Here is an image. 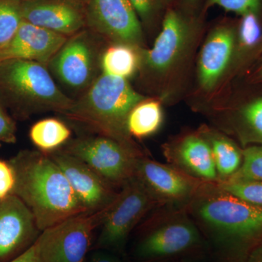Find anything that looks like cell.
<instances>
[{
	"label": "cell",
	"instance_id": "ba28073f",
	"mask_svg": "<svg viewBox=\"0 0 262 262\" xmlns=\"http://www.w3.org/2000/svg\"><path fill=\"white\" fill-rule=\"evenodd\" d=\"M108 209L83 212L42 231L39 262L85 261L95 229Z\"/></svg>",
	"mask_w": 262,
	"mask_h": 262
},
{
	"label": "cell",
	"instance_id": "5bb4252c",
	"mask_svg": "<svg viewBox=\"0 0 262 262\" xmlns=\"http://www.w3.org/2000/svg\"><path fill=\"white\" fill-rule=\"evenodd\" d=\"M90 18L106 37L132 46L142 40L140 23L128 0H91Z\"/></svg>",
	"mask_w": 262,
	"mask_h": 262
},
{
	"label": "cell",
	"instance_id": "3957f363",
	"mask_svg": "<svg viewBox=\"0 0 262 262\" xmlns=\"http://www.w3.org/2000/svg\"><path fill=\"white\" fill-rule=\"evenodd\" d=\"M139 226L131 262H208L209 249L185 206L156 207Z\"/></svg>",
	"mask_w": 262,
	"mask_h": 262
},
{
	"label": "cell",
	"instance_id": "cb8c5ba5",
	"mask_svg": "<svg viewBox=\"0 0 262 262\" xmlns=\"http://www.w3.org/2000/svg\"><path fill=\"white\" fill-rule=\"evenodd\" d=\"M23 18L20 4L16 0H0V50L12 40Z\"/></svg>",
	"mask_w": 262,
	"mask_h": 262
},
{
	"label": "cell",
	"instance_id": "d4e9b609",
	"mask_svg": "<svg viewBox=\"0 0 262 262\" xmlns=\"http://www.w3.org/2000/svg\"><path fill=\"white\" fill-rule=\"evenodd\" d=\"M228 180L262 182V145H251L243 149L241 166Z\"/></svg>",
	"mask_w": 262,
	"mask_h": 262
},
{
	"label": "cell",
	"instance_id": "7402d4cb",
	"mask_svg": "<svg viewBox=\"0 0 262 262\" xmlns=\"http://www.w3.org/2000/svg\"><path fill=\"white\" fill-rule=\"evenodd\" d=\"M72 135L70 127L56 118H46L31 127L29 137L34 145L42 152H53L67 144Z\"/></svg>",
	"mask_w": 262,
	"mask_h": 262
},
{
	"label": "cell",
	"instance_id": "44dd1931",
	"mask_svg": "<svg viewBox=\"0 0 262 262\" xmlns=\"http://www.w3.org/2000/svg\"><path fill=\"white\" fill-rule=\"evenodd\" d=\"M163 122L160 103L156 101H142L133 108L126 121L130 137L143 139L158 132Z\"/></svg>",
	"mask_w": 262,
	"mask_h": 262
},
{
	"label": "cell",
	"instance_id": "d6a6232c",
	"mask_svg": "<svg viewBox=\"0 0 262 262\" xmlns=\"http://www.w3.org/2000/svg\"><path fill=\"white\" fill-rule=\"evenodd\" d=\"M136 13L143 18H146L152 9V0H128Z\"/></svg>",
	"mask_w": 262,
	"mask_h": 262
},
{
	"label": "cell",
	"instance_id": "2e32d148",
	"mask_svg": "<svg viewBox=\"0 0 262 262\" xmlns=\"http://www.w3.org/2000/svg\"><path fill=\"white\" fill-rule=\"evenodd\" d=\"M234 46L232 29H215L202 48L198 63V79L202 89L210 91L220 81L228 67Z\"/></svg>",
	"mask_w": 262,
	"mask_h": 262
},
{
	"label": "cell",
	"instance_id": "d590c367",
	"mask_svg": "<svg viewBox=\"0 0 262 262\" xmlns=\"http://www.w3.org/2000/svg\"><path fill=\"white\" fill-rule=\"evenodd\" d=\"M261 50H262V37H261Z\"/></svg>",
	"mask_w": 262,
	"mask_h": 262
},
{
	"label": "cell",
	"instance_id": "7a4b0ae2",
	"mask_svg": "<svg viewBox=\"0 0 262 262\" xmlns=\"http://www.w3.org/2000/svg\"><path fill=\"white\" fill-rule=\"evenodd\" d=\"M10 163L15 179L11 194L28 206L41 232L86 212L61 168L46 153L20 151Z\"/></svg>",
	"mask_w": 262,
	"mask_h": 262
},
{
	"label": "cell",
	"instance_id": "52a82bcc",
	"mask_svg": "<svg viewBox=\"0 0 262 262\" xmlns=\"http://www.w3.org/2000/svg\"><path fill=\"white\" fill-rule=\"evenodd\" d=\"M61 150L87 164L117 190L134 177L136 161L143 157L115 139L99 134L81 136Z\"/></svg>",
	"mask_w": 262,
	"mask_h": 262
},
{
	"label": "cell",
	"instance_id": "5b68a950",
	"mask_svg": "<svg viewBox=\"0 0 262 262\" xmlns=\"http://www.w3.org/2000/svg\"><path fill=\"white\" fill-rule=\"evenodd\" d=\"M0 91L27 113L63 114L74 103L56 85L44 64L27 60L0 62Z\"/></svg>",
	"mask_w": 262,
	"mask_h": 262
},
{
	"label": "cell",
	"instance_id": "6da1fadb",
	"mask_svg": "<svg viewBox=\"0 0 262 262\" xmlns=\"http://www.w3.org/2000/svg\"><path fill=\"white\" fill-rule=\"evenodd\" d=\"M206 239L208 262H244L262 243V207L203 182L185 206Z\"/></svg>",
	"mask_w": 262,
	"mask_h": 262
},
{
	"label": "cell",
	"instance_id": "ffe728a7",
	"mask_svg": "<svg viewBox=\"0 0 262 262\" xmlns=\"http://www.w3.org/2000/svg\"><path fill=\"white\" fill-rule=\"evenodd\" d=\"M231 127L244 148L262 145V98L241 108L231 120Z\"/></svg>",
	"mask_w": 262,
	"mask_h": 262
},
{
	"label": "cell",
	"instance_id": "603a6c76",
	"mask_svg": "<svg viewBox=\"0 0 262 262\" xmlns=\"http://www.w3.org/2000/svg\"><path fill=\"white\" fill-rule=\"evenodd\" d=\"M139 63V55L132 45L122 42L108 47L101 61L103 74L125 80L135 74Z\"/></svg>",
	"mask_w": 262,
	"mask_h": 262
},
{
	"label": "cell",
	"instance_id": "9c48e42d",
	"mask_svg": "<svg viewBox=\"0 0 262 262\" xmlns=\"http://www.w3.org/2000/svg\"><path fill=\"white\" fill-rule=\"evenodd\" d=\"M134 176L144 184L159 206H187L204 182L189 177L169 164L150 159L146 155L138 158Z\"/></svg>",
	"mask_w": 262,
	"mask_h": 262
},
{
	"label": "cell",
	"instance_id": "e0dca14e",
	"mask_svg": "<svg viewBox=\"0 0 262 262\" xmlns=\"http://www.w3.org/2000/svg\"><path fill=\"white\" fill-rule=\"evenodd\" d=\"M24 20L63 35L78 32L83 19L75 7L58 1H27L20 4Z\"/></svg>",
	"mask_w": 262,
	"mask_h": 262
},
{
	"label": "cell",
	"instance_id": "8fae6325",
	"mask_svg": "<svg viewBox=\"0 0 262 262\" xmlns=\"http://www.w3.org/2000/svg\"><path fill=\"white\" fill-rule=\"evenodd\" d=\"M41 232L28 206L18 196L0 199V262H8L36 242Z\"/></svg>",
	"mask_w": 262,
	"mask_h": 262
},
{
	"label": "cell",
	"instance_id": "f1b7e54d",
	"mask_svg": "<svg viewBox=\"0 0 262 262\" xmlns=\"http://www.w3.org/2000/svg\"><path fill=\"white\" fill-rule=\"evenodd\" d=\"M15 182V173L10 163L0 160V199L11 194Z\"/></svg>",
	"mask_w": 262,
	"mask_h": 262
},
{
	"label": "cell",
	"instance_id": "836d02e7",
	"mask_svg": "<svg viewBox=\"0 0 262 262\" xmlns=\"http://www.w3.org/2000/svg\"><path fill=\"white\" fill-rule=\"evenodd\" d=\"M244 262H262V243L250 253Z\"/></svg>",
	"mask_w": 262,
	"mask_h": 262
},
{
	"label": "cell",
	"instance_id": "30bf717a",
	"mask_svg": "<svg viewBox=\"0 0 262 262\" xmlns=\"http://www.w3.org/2000/svg\"><path fill=\"white\" fill-rule=\"evenodd\" d=\"M48 155L61 168L86 212L103 211L113 204L120 190L110 185L87 164L61 149Z\"/></svg>",
	"mask_w": 262,
	"mask_h": 262
},
{
	"label": "cell",
	"instance_id": "4316f807",
	"mask_svg": "<svg viewBox=\"0 0 262 262\" xmlns=\"http://www.w3.org/2000/svg\"><path fill=\"white\" fill-rule=\"evenodd\" d=\"M239 42L245 48H251L261 40V27L256 13H248L243 15L239 27Z\"/></svg>",
	"mask_w": 262,
	"mask_h": 262
},
{
	"label": "cell",
	"instance_id": "7c38bea8",
	"mask_svg": "<svg viewBox=\"0 0 262 262\" xmlns=\"http://www.w3.org/2000/svg\"><path fill=\"white\" fill-rule=\"evenodd\" d=\"M97 53L87 34H79L67 40L52 58L49 66L61 83L69 89H89L96 78Z\"/></svg>",
	"mask_w": 262,
	"mask_h": 262
},
{
	"label": "cell",
	"instance_id": "9a60e30c",
	"mask_svg": "<svg viewBox=\"0 0 262 262\" xmlns=\"http://www.w3.org/2000/svg\"><path fill=\"white\" fill-rule=\"evenodd\" d=\"M67 40L63 34L23 20L9 44L0 50V62L20 59L49 63Z\"/></svg>",
	"mask_w": 262,
	"mask_h": 262
},
{
	"label": "cell",
	"instance_id": "8d00e7d4",
	"mask_svg": "<svg viewBox=\"0 0 262 262\" xmlns=\"http://www.w3.org/2000/svg\"><path fill=\"white\" fill-rule=\"evenodd\" d=\"M189 1L193 2V1H194V0H189Z\"/></svg>",
	"mask_w": 262,
	"mask_h": 262
},
{
	"label": "cell",
	"instance_id": "8992f818",
	"mask_svg": "<svg viewBox=\"0 0 262 262\" xmlns=\"http://www.w3.org/2000/svg\"><path fill=\"white\" fill-rule=\"evenodd\" d=\"M158 203L134 176L119 191L100 225L96 249L123 254L133 231Z\"/></svg>",
	"mask_w": 262,
	"mask_h": 262
},
{
	"label": "cell",
	"instance_id": "4dcf8cb0",
	"mask_svg": "<svg viewBox=\"0 0 262 262\" xmlns=\"http://www.w3.org/2000/svg\"><path fill=\"white\" fill-rule=\"evenodd\" d=\"M40 248L41 241L39 236L36 242L27 251L8 262H39Z\"/></svg>",
	"mask_w": 262,
	"mask_h": 262
},
{
	"label": "cell",
	"instance_id": "4fadbf2b",
	"mask_svg": "<svg viewBox=\"0 0 262 262\" xmlns=\"http://www.w3.org/2000/svg\"><path fill=\"white\" fill-rule=\"evenodd\" d=\"M169 165L201 182H219L211 148L199 134L179 136L164 146Z\"/></svg>",
	"mask_w": 262,
	"mask_h": 262
},
{
	"label": "cell",
	"instance_id": "ac0fdd59",
	"mask_svg": "<svg viewBox=\"0 0 262 262\" xmlns=\"http://www.w3.org/2000/svg\"><path fill=\"white\" fill-rule=\"evenodd\" d=\"M187 36V27L182 17L173 10L168 11L153 48L146 53V66L158 72L168 70L180 56Z\"/></svg>",
	"mask_w": 262,
	"mask_h": 262
},
{
	"label": "cell",
	"instance_id": "277c9868",
	"mask_svg": "<svg viewBox=\"0 0 262 262\" xmlns=\"http://www.w3.org/2000/svg\"><path fill=\"white\" fill-rule=\"evenodd\" d=\"M144 100L125 79L102 74L63 115L144 156L145 153L133 141L126 127L129 113Z\"/></svg>",
	"mask_w": 262,
	"mask_h": 262
},
{
	"label": "cell",
	"instance_id": "e575fe53",
	"mask_svg": "<svg viewBox=\"0 0 262 262\" xmlns=\"http://www.w3.org/2000/svg\"><path fill=\"white\" fill-rule=\"evenodd\" d=\"M256 78L258 81H262V67L258 71L257 74L256 75Z\"/></svg>",
	"mask_w": 262,
	"mask_h": 262
},
{
	"label": "cell",
	"instance_id": "83f0119b",
	"mask_svg": "<svg viewBox=\"0 0 262 262\" xmlns=\"http://www.w3.org/2000/svg\"><path fill=\"white\" fill-rule=\"evenodd\" d=\"M261 5V0H208V7L217 5L226 11L244 15L248 13H256Z\"/></svg>",
	"mask_w": 262,
	"mask_h": 262
},
{
	"label": "cell",
	"instance_id": "484cf974",
	"mask_svg": "<svg viewBox=\"0 0 262 262\" xmlns=\"http://www.w3.org/2000/svg\"><path fill=\"white\" fill-rule=\"evenodd\" d=\"M216 184L229 194L251 204L262 207V182L227 180Z\"/></svg>",
	"mask_w": 262,
	"mask_h": 262
},
{
	"label": "cell",
	"instance_id": "d6986e66",
	"mask_svg": "<svg viewBox=\"0 0 262 262\" xmlns=\"http://www.w3.org/2000/svg\"><path fill=\"white\" fill-rule=\"evenodd\" d=\"M199 134L211 148L219 182L228 180L241 166L243 149L232 139L218 131L203 127Z\"/></svg>",
	"mask_w": 262,
	"mask_h": 262
},
{
	"label": "cell",
	"instance_id": "1f68e13d",
	"mask_svg": "<svg viewBox=\"0 0 262 262\" xmlns=\"http://www.w3.org/2000/svg\"><path fill=\"white\" fill-rule=\"evenodd\" d=\"M90 262H124L120 255L103 249H96Z\"/></svg>",
	"mask_w": 262,
	"mask_h": 262
},
{
	"label": "cell",
	"instance_id": "f546056e",
	"mask_svg": "<svg viewBox=\"0 0 262 262\" xmlns=\"http://www.w3.org/2000/svg\"><path fill=\"white\" fill-rule=\"evenodd\" d=\"M16 141V128L14 122L0 106V144H13Z\"/></svg>",
	"mask_w": 262,
	"mask_h": 262
}]
</instances>
